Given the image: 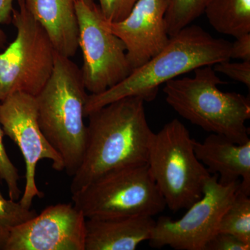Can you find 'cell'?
<instances>
[{
    "mask_svg": "<svg viewBox=\"0 0 250 250\" xmlns=\"http://www.w3.org/2000/svg\"><path fill=\"white\" fill-rule=\"evenodd\" d=\"M144 104L138 97H126L87 116L86 147L82 164L72 177L71 193L111 171L147 164L154 132L148 124Z\"/></svg>",
    "mask_w": 250,
    "mask_h": 250,
    "instance_id": "6da1fadb",
    "label": "cell"
},
{
    "mask_svg": "<svg viewBox=\"0 0 250 250\" xmlns=\"http://www.w3.org/2000/svg\"><path fill=\"white\" fill-rule=\"evenodd\" d=\"M231 43L216 39L200 26L188 25L171 36L161 52L127 77L103 93L88 95L84 107L85 116L108 104L126 98L138 97L152 102L159 87L198 67L213 65L231 60Z\"/></svg>",
    "mask_w": 250,
    "mask_h": 250,
    "instance_id": "7a4b0ae2",
    "label": "cell"
},
{
    "mask_svg": "<svg viewBox=\"0 0 250 250\" xmlns=\"http://www.w3.org/2000/svg\"><path fill=\"white\" fill-rule=\"evenodd\" d=\"M88 96L81 69L56 51L52 75L35 97L38 121L46 139L62 158L64 170L72 177L86 147L83 119Z\"/></svg>",
    "mask_w": 250,
    "mask_h": 250,
    "instance_id": "3957f363",
    "label": "cell"
},
{
    "mask_svg": "<svg viewBox=\"0 0 250 250\" xmlns=\"http://www.w3.org/2000/svg\"><path fill=\"white\" fill-rule=\"evenodd\" d=\"M194 71V77L166 82V103L179 116L206 131L223 135L238 144L250 141L246 125L250 118L249 97L219 89L218 85L226 82L219 78L211 65Z\"/></svg>",
    "mask_w": 250,
    "mask_h": 250,
    "instance_id": "277c9868",
    "label": "cell"
},
{
    "mask_svg": "<svg viewBox=\"0 0 250 250\" xmlns=\"http://www.w3.org/2000/svg\"><path fill=\"white\" fill-rule=\"evenodd\" d=\"M194 140L183 123L173 119L154 133L149 146L148 167L166 207L174 212L200 200L211 175L195 155Z\"/></svg>",
    "mask_w": 250,
    "mask_h": 250,
    "instance_id": "5b68a950",
    "label": "cell"
},
{
    "mask_svg": "<svg viewBox=\"0 0 250 250\" xmlns=\"http://www.w3.org/2000/svg\"><path fill=\"white\" fill-rule=\"evenodd\" d=\"M72 200L86 219L153 217L166 207L147 164L127 166L104 174L72 193Z\"/></svg>",
    "mask_w": 250,
    "mask_h": 250,
    "instance_id": "8992f818",
    "label": "cell"
},
{
    "mask_svg": "<svg viewBox=\"0 0 250 250\" xmlns=\"http://www.w3.org/2000/svg\"><path fill=\"white\" fill-rule=\"evenodd\" d=\"M11 22L15 40L0 52V102L13 94L36 97L54 70V49L48 35L29 12L24 0H18Z\"/></svg>",
    "mask_w": 250,
    "mask_h": 250,
    "instance_id": "52a82bcc",
    "label": "cell"
},
{
    "mask_svg": "<svg viewBox=\"0 0 250 250\" xmlns=\"http://www.w3.org/2000/svg\"><path fill=\"white\" fill-rule=\"evenodd\" d=\"M241 188V181L223 184L213 174L207 179L203 195L179 220L161 216L156 221L150 246H170L177 250H205L218 233L219 223Z\"/></svg>",
    "mask_w": 250,
    "mask_h": 250,
    "instance_id": "ba28073f",
    "label": "cell"
},
{
    "mask_svg": "<svg viewBox=\"0 0 250 250\" xmlns=\"http://www.w3.org/2000/svg\"><path fill=\"white\" fill-rule=\"evenodd\" d=\"M79 47L83 55L81 68L85 89L90 94L103 93L124 80L132 70L126 47L104 24L97 4L88 6L76 1Z\"/></svg>",
    "mask_w": 250,
    "mask_h": 250,
    "instance_id": "9c48e42d",
    "label": "cell"
},
{
    "mask_svg": "<svg viewBox=\"0 0 250 250\" xmlns=\"http://www.w3.org/2000/svg\"><path fill=\"white\" fill-rule=\"evenodd\" d=\"M0 123L4 134L17 145L24 158L25 187L19 202L23 207L31 208L36 197L44 196L36 185L38 163L47 159L52 161L54 170L61 172L64 170L63 161L41 131L35 97L18 93L0 102Z\"/></svg>",
    "mask_w": 250,
    "mask_h": 250,
    "instance_id": "30bf717a",
    "label": "cell"
},
{
    "mask_svg": "<svg viewBox=\"0 0 250 250\" xmlns=\"http://www.w3.org/2000/svg\"><path fill=\"white\" fill-rule=\"evenodd\" d=\"M85 220L72 203L49 206L13 229L4 250H85Z\"/></svg>",
    "mask_w": 250,
    "mask_h": 250,
    "instance_id": "8fae6325",
    "label": "cell"
},
{
    "mask_svg": "<svg viewBox=\"0 0 250 250\" xmlns=\"http://www.w3.org/2000/svg\"><path fill=\"white\" fill-rule=\"evenodd\" d=\"M167 0H138L130 14L118 22L104 24L126 47L131 70H136L161 52L170 40L166 29Z\"/></svg>",
    "mask_w": 250,
    "mask_h": 250,
    "instance_id": "7c38bea8",
    "label": "cell"
},
{
    "mask_svg": "<svg viewBox=\"0 0 250 250\" xmlns=\"http://www.w3.org/2000/svg\"><path fill=\"white\" fill-rule=\"evenodd\" d=\"M194 150L208 172L218 176L220 183L241 181L240 190L250 195V140L238 144L223 135L211 134L203 142L194 140Z\"/></svg>",
    "mask_w": 250,
    "mask_h": 250,
    "instance_id": "4fadbf2b",
    "label": "cell"
},
{
    "mask_svg": "<svg viewBox=\"0 0 250 250\" xmlns=\"http://www.w3.org/2000/svg\"><path fill=\"white\" fill-rule=\"evenodd\" d=\"M156 221L149 215L88 218L85 250H134L149 241Z\"/></svg>",
    "mask_w": 250,
    "mask_h": 250,
    "instance_id": "5bb4252c",
    "label": "cell"
},
{
    "mask_svg": "<svg viewBox=\"0 0 250 250\" xmlns=\"http://www.w3.org/2000/svg\"><path fill=\"white\" fill-rule=\"evenodd\" d=\"M29 12L45 29L55 50L71 59L79 48L76 0H24Z\"/></svg>",
    "mask_w": 250,
    "mask_h": 250,
    "instance_id": "9a60e30c",
    "label": "cell"
},
{
    "mask_svg": "<svg viewBox=\"0 0 250 250\" xmlns=\"http://www.w3.org/2000/svg\"><path fill=\"white\" fill-rule=\"evenodd\" d=\"M204 13L220 34L237 38L250 33V0H207Z\"/></svg>",
    "mask_w": 250,
    "mask_h": 250,
    "instance_id": "2e32d148",
    "label": "cell"
},
{
    "mask_svg": "<svg viewBox=\"0 0 250 250\" xmlns=\"http://www.w3.org/2000/svg\"><path fill=\"white\" fill-rule=\"evenodd\" d=\"M218 232L231 233L250 243V195L238 190L219 223Z\"/></svg>",
    "mask_w": 250,
    "mask_h": 250,
    "instance_id": "e0dca14e",
    "label": "cell"
},
{
    "mask_svg": "<svg viewBox=\"0 0 250 250\" xmlns=\"http://www.w3.org/2000/svg\"><path fill=\"white\" fill-rule=\"evenodd\" d=\"M207 0H167L165 15L169 36L175 35L183 28L204 14Z\"/></svg>",
    "mask_w": 250,
    "mask_h": 250,
    "instance_id": "ac0fdd59",
    "label": "cell"
},
{
    "mask_svg": "<svg viewBox=\"0 0 250 250\" xmlns=\"http://www.w3.org/2000/svg\"><path fill=\"white\" fill-rule=\"evenodd\" d=\"M36 214L35 210L23 207L20 202L6 200L0 192V250H4L13 229Z\"/></svg>",
    "mask_w": 250,
    "mask_h": 250,
    "instance_id": "d6986e66",
    "label": "cell"
},
{
    "mask_svg": "<svg viewBox=\"0 0 250 250\" xmlns=\"http://www.w3.org/2000/svg\"><path fill=\"white\" fill-rule=\"evenodd\" d=\"M4 131L0 123V179L4 181L7 185L9 198L17 201L21 197L19 181L21 179L17 167L11 161L3 143Z\"/></svg>",
    "mask_w": 250,
    "mask_h": 250,
    "instance_id": "ffe728a7",
    "label": "cell"
},
{
    "mask_svg": "<svg viewBox=\"0 0 250 250\" xmlns=\"http://www.w3.org/2000/svg\"><path fill=\"white\" fill-rule=\"evenodd\" d=\"M104 19L108 22H118L126 18L138 0H98Z\"/></svg>",
    "mask_w": 250,
    "mask_h": 250,
    "instance_id": "44dd1931",
    "label": "cell"
},
{
    "mask_svg": "<svg viewBox=\"0 0 250 250\" xmlns=\"http://www.w3.org/2000/svg\"><path fill=\"white\" fill-rule=\"evenodd\" d=\"M213 70L241 82L250 88V61L231 62L230 60L218 62L213 65Z\"/></svg>",
    "mask_w": 250,
    "mask_h": 250,
    "instance_id": "7402d4cb",
    "label": "cell"
},
{
    "mask_svg": "<svg viewBox=\"0 0 250 250\" xmlns=\"http://www.w3.org/2000/svg\"><path fill=\"white\" fill-rule=\"evenodd\" d=\"M250 243L242 241L231 233L218 232L205 247V250H249Z\"/></svg>",
    "mask_w": 250,
    "mask_h": 250,
    "instance_id": "603a6c76",
    "label": "cell"
},
{
    "mask_svg": "<svg viewBox=\"0 0 250 250\" xmlns=\"http://www.w3.org/2000/svg\"><path fill=\"white\" fill-rule=\"evenodd\" d=\"M236 39L231 45L230 59L250 61V33Z\"/></svg>",
    "mask_w": 250,
    "mask_h": 250,
    "instance_id": "cb8c5ba5",
    "label": "cell"
},
{
    "mask_svg": "<svg viewBox=\"0 0 250 250\" xmlns=\"http://www.w3.org/2000/svg\"><path fill=\"white\" fill-rule=\"evenodd\" d=\"M14 0H0V50L6 45L7 37L2 29V25L11 21Z\"/></svg>",
    "mask_w": 250,
    "mask_h": 250,
    "instance_id": "d4e9b609",
    "label": "cell"
},
{
    "mask_svg": "<svg viewBox=\"0 0 250 250\" xmlns=\"http://www.w3.org/2000/svg\"><path fill=\"white\" fill-rule=\"evenodd\" d=\"M76 1H82L85 4L88 5V6H93L95 4L94 0H76Z\"/></svg>",
    "mask_w": 250,
    "mask_h": 250,
    "instance_id": "484cf974",
    "label": "cell"
}]
</instances>
